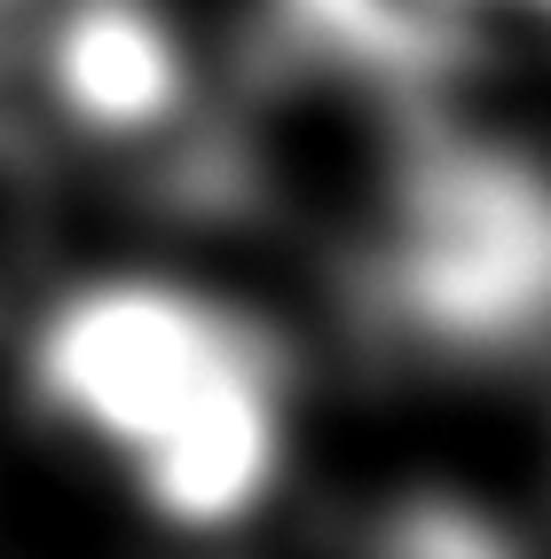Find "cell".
Listing matches in <instances>:
<instances>
[{
	"mask_svg": "<svg viewBox=\"0 0 551 559\" xmlns=\"http://www.w3.org/2000/svg\"><path fill=\"white\" fill-rule=\"evenodd\" d=\"M489 48V9L472 0H261L252 71L268 87H331L379 110L441 103Z\"/></svg>",
	"mask_w": 551,
	"mask_h": 559,
	"instance_id": "obj_3",
	"label": "cell"
},
{
	"mask_svg": "<svg viewBox=\"0 0 551 559\" xmlns=\"http://www.w3.org/2000/svg\"><path fill=\"white\" fill-rule=\"evenodd\" d=\"M63 0H0V174H32V127H24V80L40 56Z\"/></svg>",
	"mask_w": 551,
	"mask_h": 559,
	"instance_id": "obj_4",
	"label": "cell"
},
{
	"mask_svg": "<svg viewBox=\"0 0 551 559\" xmlns=\"http://www.w3.org/2000/svg\"><path fill=\"white\" fill-rule=\"evenodd\" d=\"M291 347L268 316L166 269L71 284L24 347V402L103 457L173 536H229L291 465Z\"/></svg>",
	"mask_w": 551,
	"mask_h": 559,
	"instance_id": "obj_1",
	"label": "cell"
},
{
	"mask_svg": "<svg viewBox=\"0 0 551 559\" xmlns=\"http://www.w3.org/2000/svg\"><path fill=\"white\" fill-rule=\"evenodd\" d=\"M379 544H394V551H433V544H450V551H496L504 544V528H496V520L489 512H472L465 497H394L386 504V520H379V528H371Z\"/></svg>",
	"mask_w": 551,
	"mask_h": 559,
	"instance_id": "obj_5",
	"label": "cell"
},
{
	"mask_svg": "<svg viewBox=\"0 0 551 559\" xmlns=\"http://www.w3.org/2000/svg\"><path fill=\"white\" fill-rule=\"evenodd\" d=\"M472 9H496V0H472Z\"/></svg>",
	"mask_w": 551,
	"mask_h": 559,
	"instance_id": "obj_6",
	"label": "cell"
},
{
	"mask_svg": "<svg viewBox=\"0 0 551 559\" xmlns=\"http://www.w3.org/2000/svg\"><path fill=\"white\" fill-rule=\"evenodd\" d=\"M347 316L426 379L551 362V151L457 110H402L347 245Z\"/></svg>",
	"mask_w": 551,
	"mask_h": 559,
	"instance_id": "obj_2",
	"label": "cell"
}]
</instances>
